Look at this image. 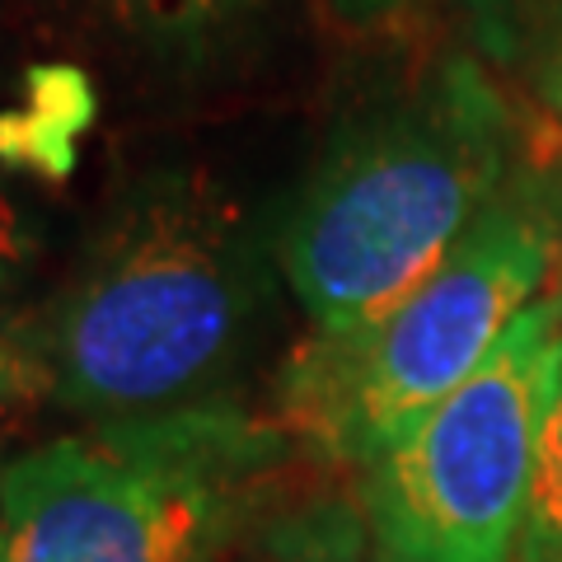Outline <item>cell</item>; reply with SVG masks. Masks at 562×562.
<instances>
[{
	"mask_svg": "<svg viewBox=\"0 0 562 562\" xmlns=\"http://www.w3.org/2000/svg\"><path fill=\"white\" fill-rule=\"evenodd\" d=\"M33 398V380H29V366L14 347V333L10 324L0 328V403H24Z\"/></svg>",
	"mask_w": 562,
	"mask_h": 562,
	"instance_id": "obj_10",
	"label": "cell"
},
{
	"mask_svg": "<svg viewBox=\"0 0 562 562\" xmlns=\"http://www.w3.org/2000/svg\"><path fill=\"white\" fill-rule=\"evenodd\" d=\"M286 454L235 403L94 422L0 469V562H211Z\"/></svg>",
	"mask_w": 562,
	"mask_h": 562,
	"instance_id": "obj_3",
	"label": "cell"
},
{
	"mask_svg": "<svg viewBox=\"0 0 562 562\" xmlns=\"http://www.w3.org/2000/svg\"><path fill=\"white\" fill-rule=\"evenodd\" d=\"M516 562H562V342L535 441V479H530V506H525V535Z\"/></svg>",
	"mask_w": 562,
	"mask_h": 562,
	"instance_id": "obj_8",
	"label": "cell"
},
{
	"mask_svg": "<svg viewBox=\"0 0 562 562\" xmlns=\"http://www.w3.org/2000/svg\"><path fill=\"white\" fill-rule=\"evenodd\" d=\"M103 33L169 66L211 61L262 20L268 0H76Z\"/></svg>",
	"mask_w": 562,
	"mask_h": 562,
	"instance_id": "obj_6",
	"label": "cell"
},
{
	"mask_svg": "<svg viewBox=\"0 0 562 562\" xmlns=\"http://www.w3.org/2000/svg\"><path fill=\"white\" fill-rule=\"evenodd\" d=\"M38 262V221L29 206L0 183V305L24 286V277Z\"/></svg>",
	"mask_w": 562,
	"mask_h": 562,
	"instance_id": "obj_9",
	"label": "cell"
},
{
	"mask_svg": "<svg viewBox=\"0 0 562 562\" xmlns=\"http://www.w3.org/2000/svg\"><path fill=\"white\" fill-rule=\"evenodd\" d=\"M558 342L562 291L361 469L357 506L375 562H516Z\"/></svg>",
	"mask_w": 562,
	"mask_h": 562,
	"instance_id": "obj_5",
	"label": "cell"
},
{
	"mask_svg": "<svg viewBox=\"0 0 562 562\" xmlns=\"http://www.w3.org/2000/svg\"><path fill=\"white\" fill-rule=\"evenodd\" d=\"M413 0H328V10L338 14L342 24H357V29H366V24H380V20H394L398 10H408Z\"/></svg>",
	"mask_w": 562,
	"mask_h": 562,
	"instance_id": "obj_11",
	"label": "cell"
},
{
	"mask_svg": "<svg viewBox=\"0 0 562 562\" xmlns=\"http://www.w3.org/2000/svg\"><path fill=\"white\" fill-rule=\"evenodd\" d=\"M272 239L206 179H150L20 328L33 398L90 422L231 403L268 324Z\"/></svg>",
	"mask_w": 562,
	"mask_h": 562,
	"instance_id": "obj_1",
	"label": "cell"
},
{
	"mask_svg": "<svg viewBox=\"0 0 562 562\" xmlns=\"http://www.w3.org/2000/svg\"><path fill=\"white\" fill-rule=\"evenodd\" d=\"M558 254L553 216L506 188L398 305L351 333L295 342L277 375V422L324 460L366 469L549 295Z\"/></svg>",
	"mask_w": 562,
	"mask_h": 562,
	"instance_id": "obj_4",
	"label": "cell"
},
{
	"mask_svg": "<svg viewBox=\"0 0 562 562\" xmlns=\"http://www.w3.org/2000/svg\"><path fill=\"white\" fill-rule=\"evenodd\" d=\"M254 562H375V549L357 502L314 497L262 530Z\"/></svg>",
	"mask_w": 562,
	"mask_h": 562,
	"instance_id": "obj_7",
	"label": "cell"
},
{
	"mask_svg": "<svg viewBox=\"0 0 562 562\" xmlns=\"http://www.w3.org/2000/svg\"><path fill=\"white\" fill-rule=\"evenodd\" d=\"M512 179V113L479 61L450 57L333 132L272 231V262L314 333H351L422 286Z\"/></svg>",
	"mask_w": 562,
	"mask_h": 562,
	"instance_id": "obj_2",
	"label": "cell"
},
{
	"mask_svg": "<svg viewBox=\"0 0 562 562\" xmlns=\"http://www.w3.org/2000/svg\"><path fill=\"white\" fill-rule=\"evenodd\" d=\"M539 94H543V103H549V109L562 113V38L553 43V52H549V57H543V66H539Z\"/></svg>",
	"mask_w": 562,
	"mask_h": 562,
	"instance_id": "obj_12",
	"label": "cell"
}]
</instances>
